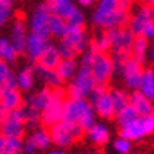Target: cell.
I'll return each mask as SVG.
<instances>
[{"instance_id":"12","label":"cell","mask_w":154,"mask_h":154,"mask_svg":"<svg viewBox=\"0 0 154 154\" xmlns=\"http://www.w3.org/2000/svg\"><path fill=\"white\" fill-rule=\"evenodd\" d=\"M120 74L122 76L124 84L128 87L129 90L132 91L139 90V84H140V79L142 74H143V66L136 59L129 58L128 61L124 63Z\"/></svg>"},{"instance_id":"25","label":"cell","mask_w":154,"mask_h":154,"mask_svg":"<svg viewBox=\"0 0 154 154\" xmlns=\"http://www.w3.org/2000/svg\"><path fill=\"white\" fill-rule=\"evenodd\" d=\"M32 143L35 144V147L38 150H47L50 146H51V136H50V132L47 128H36L32 131V134L28 136Z\"/></svg>"},{"instance_id":"44","label":"cell","mask_w":154,"mask_h":154,"mask_svg":"<svg viewBox=\"0 0 154 154\" xmlns=\"http://www.w3.org/2000/svg\"><path fill=\"white\" fill-rule=\"evenodd\" d=\"M142 36H144L147 40H153L154 38V18L149 22V25L146 26V29H144V32Z\"/></svg>"},{"instance_id":"7","label":"cell","mask_w":154,"mask_h":154,"mask_svg":"<svg viewBox=\"0 0 154 154\" xmlns=\"http://www.w3.org/2000/svg\"><path fill=\"white\" fill-rule=\"evenodd\" d=\"M90 69L96 84H106L107 85L112 76L114 74V65H113V61L110 58V54L96 51L92 62H91Z\"/></svg>"},{"instance_id":"10","label":"cell","mask_w":154,"mask_h":154,"mask_svg":"<svg viewBox=\"0 0 154 154\" xmlns=\"http://www.w3.org/2000/svg\"><path fill=\"white\" fill-rule=\"evenodd\" d=\"M110 40V50H121V51H131L134 44L135 35L127 26L113 28L106 30Z\"/></svg>"},{"instance_id":"5","label":"cell","mask_w":154,"mask_h":154,"mask_svg":"<svg viewBox=\"0 0 154 154\" xmlns=\"http://www.w3.org/2000/svg\"><path fill=\"white\" fill-rule=\"evenodd\" d=\"M88 102L91 103L94 112L103 120H112L116 112L113 107L112 98L109 95V88L106 84H96L88 95Z\"/></svg>"},{"instance_id":"28","label":"cell","mask_w":154,"mask_h":154,"mask_svg":"<svg viewBox=\"0 0 154 154\" xmlns=\"http://www.w3.org/2000/svg\"><path fill=\"white\" fill-rule=\"evenodd\" d=\"M139 91L147 98H151L154 94V69H143Z\"/></svg>"},{"instance_id":"21","label":"cell","mask_w":154,"mask_h":154,"mask_svg":"<svg viewBox=\"0 0 154 154\" xmlns=\"http://www.w3.org/2000/svg\"><path fill=\"white\" fill-rule=\"evenodd\" d=\"M52 15L63 18L66 21L72 13L77 8L72 0H47L45 2Z\"/></svg>"},{"instance_id":"54","label":"cell","mask_w":154,"mask_h":154,"mask_svg":"<svg viewBox=\"0 0 154 154\" xmlns=\"http://www.w3.org/2000/svg\"><path fill=\"white\" fill-rule=\"evenodd\" d=\"M151 114H153V117H154V109H153V113H151Z\"/></svg>"},{"instance_id":"11","label":"cell","mask_w":154,"mask_h":154,"mask_svg":"<svg viewBox=\"0 0 154 154\" xmlns=\"http://www.w3.org/2000/svg\"><path fill=\"white\" fill-rule=\"evenodd\" d=\"M50 136H51V143L55 144L58 149L69 147L74 143V136L72 134V125L65 121H59L57 124L51 125L48 128Z\"/></svg>"},{"instance_id":"37","label":"cell","mask_w":154,"mask_h":154,"mask_svg":"<svg viewBox=\"0 0 154 154\" xmlns=\"http://www.w3.org/2000/svg\"><path fill=\"white\" fill-rule=\"evenodd\" d=\"M57 50H58V52H59L61 59H70V58H76L77 54H79V52H77L73 47H72V45L66 44V43L62 42V40L58 43Z\"/></svg>"},{"instance_id":"55","label":"cell","mask_w":154,"mask_h":154,"mask_svg":"<svg viewBox=\"0 0 154 154\" xmlns=\"http://www.w3.org/2000/svg\"><path fill=\"white\" fill-rule=\"evenodd\" d=\"M124 154H129V153H124Z\"/></svg>"},{"instance_id":"27","label":"cell","mask_w":154,"mask_h":154,"mask_svg":"<svg viewBox=\"0 0 154 154\" xmlns=\"http://www.w3.org/2000/svg\"><path fill=\"white\" fill-rule=\"evenodd\" d=\"M15 81H17L18 90H22V91L32 90L33 84H35V67L28 66L25 69H22L15 76Z\"/></svg>"},{"instance_id":"2","label":"cell","mask_w":154,"mask_h":154,"mask_svg":"<svg viewBox=\"0 0 154 154\" xmlns=\"http://www.w3.org/2000/svg\"><path fill=\"white\" fill-rule=\"evenodd\" d=\"M62 121L67 124H79L84 129H88L94 122H96V114L87 98L84 99L66 98L63 103Z\"/></svg>"},{"instance_id":"50","label":"cell","mask_w":154,"mask_h":154,"mask_svg":"<svg viewBox=\"0 0 154 154\" xmlns=\"http://www.w3.org/2000/svg\"><path fill=\"white\" fill-rule=\"evenodd\" d=\"M4 142H6V138L0 134V153H2V150H3V147H4Z\"/></svg>"},{"instance_id":"51","label":"cell","mask_w":154,"mask_h":154,"mask_svg":"<svg viewBox=\"0 0 154 154\" xmlns=\"http://www.w3.org/2000/svg\"><path fill=\"white\" fill-rule=\"evenodd\" d=\"M0 2L7 4V6H11V7H13V4H14V0H0Z\"/></svg>"},{"instance_id":"47","label":"cell","mask_w":154,"mask_h":154,"mask_svg":"<svg viewBox=\"0 0 154 154\" xmlns=\"http://www.w3.org/2000/svg\"><path fill=\"white\" fill-rule=\"evenodd\" d=\"M76 2H79V4H81V6H91V4H94L96 2V0H76Z\"/></svg>"},{"instance_id":"30","label":"cell","mask_w":154,"mask_h":154,"mask_svg":"<svg viewBox=\"0 0 154 154\" xmlns=\"http://www.w3.org/2000/svg\"><path fill=\"white\" fill-rule=\"evenodd\" d=\"M109 95L112 98L113 102V107H114V112H120L125 107V106L129 105L128 96L129 94H127L124 90H120V88H109Z\"/></svg>"},{"instance_id":"33","label":"cell","mask_w":154,"mask_h":154,"mask_svg":"<svg viewBox=\"0 0 154 154\" xmlns=\"http://www.w3.org/2000/svg\"><path fill=\"white\" fill-rule=\"evenodd\" d=\"M90 45L95 50V51H99V52H107L110 51V40H109V36L106 33V30H103L102 33L96 35L94 37V40L90 43Z\"/></svg>"},{"instance_id":"26","label":"cell","mask_w":154,"mask_h":154,"mask_svg":"<svg viewBox=\"0 0 154 154\" xmlns=\"http://www.w3.org/2000/svg\"><path fill=\"white\" fill-rule=\"evenodd\" d=\"M147 47H149V40L144 36H135L134 44L131 47V58L136 59L140 62L142 65L146 61V55H147Z\"/></svg>"},{"instance_id":"56","label":"cell","mask_w":154,"mask_h":154,"mask_svg":"<svg viewBox=\"0 0 154 154\" xmlns=\"http://www.w3.org/2000/svg\"><path fill=\"white\" fill-rule=\"evenodd\" d=\"M21 154H23V153H21Z\"/></svg>"},{"instance_id":"42","label":"cell","mask_w":154,"mask_h":154,"mask_svg":"<svg viewBox=\"0 0 154 154\" xmlns=\"http://www.w3.org/2000/svg\"><path fill=\"white\" fill-rule=\"evenodd\" d=\"M11 14H13L11 13V6H7V4L0 2V28L8 22V19L11 18Z\"/></svg>"},{"instance_id":"15","label":"cell","mask_w":154,"mask_h":154,"mask_svg":"<svg viewBox=\"0 0 154 154\" xmlns=\"http://www.w3.org/2000/svg\"><path fill=\"white\" fill-rule=\"evenodd\" d=\"M26 37H28V30H26V23L23 18H17L13 23L11 28V37H10V43L15 48V51L18 54H23L25 52V44H26Z\"/></svg>"},{"instance_id":"4","label":"cell","mask_w":154,"mask_h":154,"mask_svg":"<svg viewBox=\"0 0 154 154\" xmlns=\"http://www.w3.org/2000/svg\"><path fill=\"white\" fill-rule=\"evenodd\" d=\"M67 98L66 88L57 87L52 88V96L50 102L47 103L44 109L40 112V120L44 128H50L51 125L57 124L62 120V112H63V103Z\"/></svg>"},{"instance_id":"43","label":"cell","mask_w":154,"mask_h":154,"mask_svg":"<svg viewBox=\"0 0 154 154\" xmlns=\"http://www.w3.org/2000/svg\"><path fill=\"white\" fill-rule=\"evenodd\" d=\"M22 153L23 154H36L37 153V149L35 147V144L32 143V140L29 138L23 139V142H22Z\"/></svg>"},{"instance_id":"22","label":"cell","mask_w":154,"mask_h":154,"mask_svg":"<svg viewBox=\"0 0 154 154\" xmlns=\"http://www.w3.org/2000/svg\"><path fill=\"white\" fill-rule=\"evenodd\" d=\"M59 62H61V57H59V52L57 50V45H52L48 43V45L44 48V51L38 57L36 63L38 66L47 67V69H55Z\"/></svg>"},{"instance_id":"29","label":"cell","mask_w":154,"mask_h":154,"mask_svg":"<svg viewBox=\"0 0 154 154\" xmlns=\"http://www.w3.org/2000/svg\"><path fill=\"white\" fill-rule=\"evenodd\" d=\"M18 55L19 54L15 51V48L13 47L8 38L0 37V59L2 61L7 62V63H14Z\"/></svg>"},{"instance_id":"53","label":"cell","mask_w":154,"mask_h":154,"mask_svg":"<svg viewBox=\"0 0 154 154\" xmlns=\"http://www.w3.org/2000/svg\"><path fill=\"white\" fill-rule=\"evenodd\" d=\"M150 100H151V103H153V106H154V94L151 95V98H150Z\"/></svg>"},{"instance_id":"36","label":"cell","mask_w":154,"mask_h":154,"mask_svg":"<svg viewBox=\"0 0 154 154\" xmlns=\"http://www.w3.org/2000/svg\"><path fill=\"white\" fill-rule=\"evenodd\" d=\"M23 138H6L4 147L0 154H21Z\"/></svg>"},{"instance_id":"41","label":"cell","mask_w":154,"mask_h":154,"mask_svg":"<svg viewBox=\"0 0 154 154\" xmlns=\"http://www.w3.org/2000/svg\"><path fill=\"white\" fill-rule=\"evenodd\" d=\"M95 52H96L95 50H94V48L88 44V47H87L85 50L83 51V57H81V59H80V66L90 67L91 66V62H92V59H94Z\"/></svg>"},{"instance_id":"16","label":"cell","mask_w":154,"mask_h":154,"mask_svg":"<svg viewBox=\"0 0 154 154\" xmlns=\"http://www.w3.org/2000/svg\"><path fill=\"white\" fill-rule=\"evenodd\" d=\"M85 135L88 140L96 147H103L110 140V131L103 122H94L90 128L85 129Z\"/></svg>"},{"instance_id":"24","label":"cell","mask_w":154,"mask_h":154,"mask_svg":"<svg viewBox=\"0 0 154 154\" xmlns=\"http://www.w3.org/2000/svg\"><path fill=\"white\" fill-rule=\"evenodd\" d=\"M77 69H79L77 59L76 58H70V59H61V62L55 67V72L58 73V76L61 77L62 81H67L73 79Z\"/></svg>"},{"instance_id":"39","label":"cell","mask_w":154,"mask_h":154,"mask_svg":"<svg viewBox=\"0 0 154 154\" xmlns=\"http://www.w3.org/2000/svg\"><path fill=\"white\" fill-rule=\"evenodd\" d=\"M67 26H77V28H84V23H85V18H84V14L81 13L79 8H76L73 13L69 15V18L66 19Z\"/></svg>"},{"instance_id":"34","label":"cell","mask_w":154,"mask_h":154,"mask_svg":"<svg viewBox=\"0 0 154 154\" xmlns=\"http://www.w3.org/2000/svg\"><path fill=\"white\" fill-rule=\"evenodd\" d=\"M23 109H25V125L26 128L30 129H36L38 128V125L42 124V120H40V112L32 107H28V106L23 105Z\"/></svg>"},{"instance_id":"40","label":"cell","mask_w":154,"mask_h":154,"mask_svg":"<svg viewBox=\"0 0 154 154\" xmlns=\"http://www.w3.org/2000/svg\"><path fill=\"white\" fill-rule=\"evenodd\" d=\"M11 76H14V73L11 70V67H10V63L0 59V87L3 85Z\"/></svg>"},{"instance_id":"8","label":"cell","mask_w":154,"mask_h":154,"mask_svg":"<svg viewBox=\"0 0 154 154\" xmlns=\"http://www.w3.org/2000/svg\"><path fill=\"white\" fill-rule=\"evenodd\" d=\"M154 18V7L146 6V4H139L134 10V13L129 14V19L127 23V28L134 33L135 36H142L146 26L149 25L151 19Z\"/></svg>"},{"instance_id":"9","label":"cell","mask_w":154,"mask_h":154,"mask_svg":"<svg viewBox=\"0 0 154 154\" xmlns=\"http://www.w3.org/2000/svg\"><path fill=\"white\" fill-rule=\"evenodd\" d=\"M51 17V11L48 8L47 3H40L33 10L30 19H29V28L30 32L42 36L44 38H50V32H48V21Z\"/></svg>"},{"instance_id":"3","label":"cell","mask_w":154,"mask_h":154,"mask_svg":"<svg viewBox=\"0 0 154 154\" xmlns=\"http://www.w3.org/2000/svg\"><path fill=\"white\" fill-rule=\"evenodd\" d=\"M96 85V81L91 73L90 67L80 66L77 69L76 74L70 80V84L66 88L67 98L70 99H84L88 98L92 88Z\"/></svg>"},{"instance_id":"13","label":"cell","mask_w":154,"mask_h":154,"mask_svg":"<svg viewBox=\"0 0 154 154\" xmlns=\"http://www.w3.org/2000/svg\"><path fill=\"white\" fill-rule=\"evenodd\" d=\"M61 40L65 42L66 44L72 45L79 54L83 52L90 44L88 36H87L84 28H77V26H67L66 33L63 35V37Z\"/></svg>"},{"instance_id":"35","label":"cell","mask_w":154,"mask_h":154,"mask_svg":"<svg viewBox=\"0 0 154 154\" xmlns=\"http://www.w3.org/2000/svg\"><path fill=\"white\" fill-rule=\"evenodd\" d=\"M110 58L113 61V65H114V73H120L124 66V63L131 58V52L129 51H121V50H112V54H110Z\"/></svg>"},{"instance_id":"23","label":"cell","mask_w":154,"mask_h":154,"mask_svg":"<svg viewBox=\"0 0 154 154\" xmlns=\"http://www.w3.org/2000/svg\"><path fill=\"white\" fill-rule=\"evenodd\" d=\"M35 76H37L45 84V87H50V88L61 87L62 83H63L61 80V77L55 72V69H47V67L38 66V65H36L35 67Z\"/></svg>"},{"instance_id":"46","label":"cell","mask_w":154,"mask_h":154,"mask_svg":"<svg viewBox=\"0 0 154 154\" xmlns=\"http://www.w3.org/2000/svg\"><path fill=\"white\" fill-rule=\"evenodd\" d=\"M7 113H8V110H7L6 107H4V106L0 103V121H3V120L6 119V117H7Z\"/></svg>"},{"instance_id":"45","label":"cell","mask_w":154,"mask_h":154,"mask_svg":"<svg viewBox=\"0 0 154 154\" xmlns=\"http://www.w3.org/2000/svg\"><path fill=\"white\" fill-rule=\"evenodd\" d=\"M76 154H103V153H100V151L96 150V149H84V150L77 151Z\"/></svg>"},{"instance_id":"52","label":"cell","mask_w":154,"mask_h":154,"mask_svg":"<svg viewBox=\"0 0 154 154\" xmlns=\"http://www.w3.org/2000/svg\"><path fill=\"white\" fill-rule=\"evenodd\" d=\"M150 58H151V61L154 62V45H153V48H151V51H150Z\"/></svg>"},{"instance_id":"6","label":"cell","mask_w":154,"mask_h":154,"mask_svg":"<svg viewBox=\"0 0 154 154\" xmlns=\"http://www.w3.org/2000/svg\"><path fill=\"white\" fill-rule=\"evenodd\" d=\"M26 132L25 125V109L18 107V109L8 110L7 117L0 121V134L4 138H23Z\"/></svg>"},{"instance_id":"49","label":"cell","mask_w":154,"mask_h":154,"mask_svg":"<svg viewBox=\"0 0 154 154\" xmlns=\"http://www.w3.org/2000/svg\"><path fill=\"white\" fill-rule=\"evenodd\" d=\"M142 4H146V6H151L154 7V0H139Z\"/></svg>"},{"instance_id":"19","label":"cell","mask_w":154,"mask_h":154,"mask_svg":"<svg viewBox=\"0 0 154 154\" xmlns=\"http://www.w3.org/2000/svg\"><path fill=\"white\" fill-rule=\"evenodd\" d=\"M0 103L7 110L18 109L23 106V98L18 88H0Z\"/></svg>"},{"instance_id":"1","label":"cell","mask_w":154,"mask_h":154,"mask_svg":"<svg viewBox=\"0 0 154 154\" xmlns=\"http://www.w3.org/2000/svg\"><path fill=\"white\" fill-rule=\"evenodd\" d=\"M132 0H98L92 23L103 30L127 26Z\"/></svg>"},{"instance_id":"32","label":"cell","mask_w":154,"mask_h":154,"mask_svg":"<svg viewBox=\"0 0 154 154\" xmlns=\"http://www.w3.org/2000/svg\"><path fill=\"white\" fill-rule=\"evenodd\" d=\"M114 117H116V121H117V125L121 128L124 125L129 124L131 121H134V120L136 119V117H139V116H138V113L135 112L134 107L128 105V106H125L122 110L116 113Z\"/></svg>"},{"instance_id":"18","label":"cell","mask_w":154,"mask_h":154,"mask_svg":"<svg viewBox=\"0 0 154 154\" xmlns=\"http://www.w3.org/2000/svg\"><path fill=\"white\" fill-rule=\"evenodd\" d=\"M128 100H129V106L134 107L135 112L138 113V116H147L153 113L154 106L151 103L150 98L143 95L139 90L132 91L128 96Z\"/></svg>"},{"instance_id":"20","label":"cell","mask_w":154,"mask_h":154,"mask_svg":"<svg viewBox=\"0 0 154 154\" xmlns=\"http://www.w3.org/2000/svg\"><path fill=\"white\" fill-rule=\"evenodd\" d=\"M51 96H52V88H50V87H43L42 90H38L37 92H35V94H30V95L23 100H25V106L42 112L45 106H47V103L50 102Z\"/></svg>"},{"instance_id":"17","label":"cell","mask_w":154,"mask_h":154,"mask_svg":"<svg viewBox=\"0 0 154 154\" xmlns=\"http://www.w3.org/2000/svg\"><path fill=\"white\" fill-rule=\"evenodd\" d=\"M120 136L121 138L128 139L131 142H138L140 139H143L144 136H147L146 129H144L143 121H142V116L136 117L134 121H131L129 124L124 125L120 128Z\"/></svg>"},{"instance_id":"48","label":"cell","mask_w":154,"mask_h":154,"mask_svg":"<svg viewBox=\"0 0 154 154\" xmlns=\"http://www.w3.org/2000/svg\"><path fill=\"white\" fill-rule=\"evenodd\" d=\"M47 154H67V153H66V151H63L62 149H55V150L48 151Z\"/></svg>"},{"instance_id":"31","label":"cell","mask_w":154,"mask_h":154,"mask_svg":"<svg viewBox=\"0 0 154 154\" xmlns=\"http://www.w3.org/2000/svg\"><path fill=\"white\" fill-rule=\"evenodd\" d=\"M67 30V23L63 18H59L57 15L50 17V21H48V32H50V36H55V37L62 38L63 35Z\"/></svg>"},{"instance_id":"14","label":"cell","mask_w":154,"mask_h":154,"mask_svg":"<svg viewBox=\"0 0 154 154\" xmlns=\"http://www.w3.org/2000/svg\"><path fill=\"white\" fill-rule=\"evenodd\" d=\"M48 45V38H44L36 33H28L25 44V54L29 61L37 62L38 57L44 51V48Z\"/></svg>"},{"instance_id":"38","label":"cell","mask_w":154,"mask_h":154,"mask_svg":"<svg viewBox=\"0 0 154 154\" xmlns=\"http://www.w3.org/2000/svg\"><path fill=\"white\" fill-rule=\"evenodd\" d=\"M113 149L119 154H124V153H129L132 149V142L128 140V139L125 138H121L119 136L117 139L113 140Z\"/></svg>"}]
</instances>
